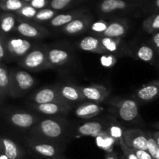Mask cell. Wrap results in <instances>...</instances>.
Here are the masks:
<instances>
[{
    "mask_svg": "<svg viewBox=\"0 0 159 159\" xmlns=\"http://www.w3.org/2000/svg\"><path fill=\"white\" fill-rule=\"evenodd\" d=\"M71 2V0H52L51 6L54 10H60L66 7Z\"/></svg>",
    "mask_w": 159,
    "mask_h": 159,
    "instance_id": "74e56055",
    "label": "cell"
},
{
    "mask_svg": "<svg viewBox=\"0 0 159 159\" xmlns=\"http://www.w3.org/2000/svg\"><path fill=\"white\" fill-rule=\"evenodd\" d=\"M72 57L70 48L65 47H48V64L49 68H55L68 63Z\"/></svg>",
    "mask_w": 159,
    "mask_h": 159,
    "instance_id": "30bf717a",
    "label": "cell"
},
{
    "mask_svg": "<svg viewBox=\"0 0 159 159\" xmlns=\"http://www.w3.org/2000/svg\"><path fill=\"white\" fill-rule=\"evenodd\" d=\"M76 15L75 13H67V14H59L55 16L51 20H50V26L52 27H62L65 26L67 24L71 23L74 20H75Z\"/></svg>",
    "mask_w": 159,
    "mask_h": 159,
    "instance_id": "83f0119b",
    "label": "cell"
},
{
    "mask_svg": "<svg viewBox=\"0 0 159 159\" xmlns=\"http://www.w3.org/2000/svg\"><path fill=\"white\" fill-rule=\"evenodd\" d=\"M155 159H159V150H158V152H157L156 155L155 156Z\"/></svg>",
    "mask_w": 159,
    "mask_h": 159,
    "instance_id": "bcb514c9",
    "label": "cell"
},
{
    "mask_svg": "<svg viewBox=\"0 0 159 159\" xmlns=\"http://www.w3.org/2000/svg\"><path fill=\"white\" fill-rule=\"evenodd\" d=\"M101 43L107 53L116 54L120 50L121 38H111V37H101Z\"/></svg>",
    "mask_w": 159,
    "mask_h": 159,
    "instance_id": "484cf974",
    "label": "cell"
},
{
    "mask_svg": "<svg viewBox=\"0 0 159 159\" xmlns=\"http://www.w3.org/2000/svg\"><path fill=\"white\" fill-rule=\"evenodd\" d=\"M106 129L105 123L101 121H89L84 123L77 128V134L80 137H94L102 133Z\"/></svg>",
    "mask_w": 159,
    "mask_h": 159,
    "instance_id": "ac0fdd59",
    "label": "cell"
},
{
    "mask_svg": "<svg viewBox=\"0 0 159 159\" xmlns=\"http://www.w3.org/2000/svg\"><path fill=\"white\" fill-rule=\"evenodd\" d=\"M59 94L64 99L71 105L73 102H79L85 100L79 85L70 83H60L55 85Z\"/></svg>",
    "mask_w": 159,
    "mask_h": 159,
    "instance_id": "9a60e30c",
    "label": "cell"
},
{
    "mask_svg": "<svg viewBox=\"0 0 159 159\" xmlns=\"http://www.w3.org/2000/svg\"><path fill=\"white\" fill-rule=\"evenodd\" d=\"M143 28L149 34H155L159 30V13L147 19L143 23Z\"/></svg>",
    "mask_w": 159,
    "mask_h": 159,
    "instance_id": "f546056e",
    "label": "cell"
},
{
    "mask_svg": "<svg viewBox=\"0 0 159 159\" xmlns=\"http://www.w3.org/2000/svg\"><path fill=\"white\" fill-rule=\"evenodd\" d=\"M152 47L159 54V30L153 34L152 37Z\"/></svg>",
    "mask_w": 159,
    "mask_h": 159,
    "instance_id": "ab89813d",
    "label": "cell"
},
{
    "mask_svg": "<svg viewBox=\"0 0 159 159\" xmlns=\"http://www.w3.org/2000/svg\"><path fill=\"white\" fill-rule=\"evenodd\" d=\"M0 159H9V158H8L7 157L4 155V154L1 153V158H0Z\"/></svg>",
    "mask_w": 159,
    "mask_h": 159,
    "instance_id": "f6af8a7d",
    "label": "cell"
},
{
    "mask_svg": "<svg viewBox=\"0 0 159 159\" xmlns=\"http://www.w3.org/2000/svg\"><path fill=\"white\" fill-rule=\"evenodd\" d=\"M7 37L5 34H1L0 35V61L5 63V61H7Z\"/></svg>",
    "mask_w": 159,
    "mask_h": 159,
    "instance_id": "836d02e7",
    "label": "cell"
},
{
    "mask_svg": "<svg viewBox=\"0 0 159 159\" xmlns=\"http://www.w3.org/2000/svg\"><path fill=\"white\" fill-rule=\"evenodd\" d=\"M85 100L96 103L102 102L110 95V90L102 85L93 84L85 86H79Z\"/></svg>",
    "mask_w": 159,
    "mask_h": 159,
    "instance_id": "5bb4252c",
    "label": "cell"
},
{
    "mask_svg": "<svg viewBox=\"0 0 159 159\" xmlns=\"http://www.w3.org/2000/svg\"><path fill=\"white\" fill-rule=\"evenodd\" d=\"M152 127H153L155 129H156V130H159V121L158 122H156V123H155V124H153Z\"/></svg>",
    "mask_w": 159,
    "mask_h": 159,
    "instance_id": "ee69618b",
    "label": "cell"
},
{
    "mask_svg": "<svg viewBox=\"0 0 159 159\" xmlns=\"http://www.w3.org/2000/svg\"><path fill=\"white\" fill-rule=\"evenodd\" d=\"M70 130L69 123L61 116L42 118L34 127L29 130L32 138L51 141L64 145Z\"/></svg>",
    "mask_w": 159,
    "mask_h": 159,
    "instance_id": "6da1fadb",
    "label": "cell"
},
{
    "mask_svg": "<svg viewBox=\"0 0 159 159\" xmlns=\"http://www.w3.org/2000/svg\"><path fill=\"white\" fill-rule=\"evenodd\" d=\"M110 106L116 116L126 123H132L140 119L139 103L133 99H120L111 101Z\"/></svg>",
    "mask_w": 159,
    "mask_h": 159,
    "instance_id": "8992f818",
    "label": "cell"
},
{
    "mask_svg": "<svg viewBox=\"0 0 159 159\" xmlns=\"http://www.w3.org/2000/svg\"><path fill=\"white\" fill-rule=\"evenodd\" d=\"M16 30L22 37L26 39H41L50 34L46 28L29 22H20Z\"/></svg>",
    "mask_w": 159,
    "mask_h": 159,
    "instance_id": "4fadbf2b",
    "label": "cell"
},
{
    "mask_svg": "<svg viewBox=\"0 0 159 159\" xmlns=\"http://www.w3.org/2000/svg\"><path fill=\"white\" fill-rule=\"evenodd\" d=\"M105 130H107V131L108 132L109 134L114 139L116 144L120 145L122 143L124 142V135L125 130H124L122 126H121L114 118L110 116V117L107 119V120L105 121Z\"/></svg>",
    "mask_w": 159,
    "mask_h": 159,
    "instance_id": "44dd1931",
    "label": "cell"
},
{
    "mask_svg": "<svg viewBox=\"0 0 159 159\" xmlns=\"http://www.w3.org/2000/svg\"><path fill=\"white\" fill-rule=\"evenodd\" d=\"M89 20L88 18H76L71 23L63 27V32L67 35H78L84 32L89 26Z\"/></svg>",
    "mask_w": 159,
    "mask_h": 159,
    "instance_id": "7402d4cb",
    "label": "cell"
},
{
    "mask_svg": "<svg viewBox=\"0 0 159 159\" xmlns=\"http://www.w3.org/2000/svg\"><path fill=\"white\" fill-rule=\"evenodd\" d=\"M102 108L99 103L86 102L80 104L75 109V115L81 119H92L102 112Z\"/></svg>",
    "mask_w": 159,
    "mask_h": 159,
    "instance_id": "d6986e66",
    "label": "cell"
},
{
    "mask_svg": "<svg viewBox=\"0 0 159 159\" xmlns=\"http://www.w3.org/2000/svg\"><path fill=\"white\" fill-rule=\"evenodd\" d=\"M2 116L11 127L21 130H30L42 119L31 112L14 108L3 109Z\"/></svg>",
    "mask_w": 159,
    "mask_h": 159,
    "instance_id": "7a4b0ae2",
    "label": "cell"
},
{
    "mask_svg": "<svg viewBox=\"0 0 159 159\" xmlns=\"http://www.w3.org/2000/svg\"><path fill=\"white\" fill-rule=\"evenodd\" d=\"M10 71V91L9 96L19 98L24 96L36 84V79L25 70L9 69Z\"/></svg>",
    "mask_w": 159,
    "mask_h": 159,
    "instance_id": "277c9868",
    "label": "cell"
},
{
    "mask_svg": "<svg viewBox=\"0 0 159 159\" xmlns=\"http://www.w3.org/2000/svg\"><path fill=\"white\" fill-rule=\"evenodd\" d=\"M28 107L34 112L40 114L50 116H59L66 115L71 110V106H66L64 104L51 102V103L36 104L28 103Z\"/></svg>",
    "mask_w": 159,
    "mask_h": 159,
    "instance_id": "8fae6325",
    "label": "cell"
},
{
    "mask_svg": "<svg viewBox=\"0 0 159 159\" xmlns=\"http://www.w3.org/2000/svg\"><path fill=\"white\" fill-rule=\"evenodd\" d=\"M37 12V9L31 6H25L19 11V13L20 16L26 19H32L35 18Z\"/></svg>",
    "mask_w": 159,
    "mask_h": 159,
    "instance_id": "d590c367",
    "label": "cell"
},
{
    "mask_svg": "<svg viewBox=\"0 0 159 159\" xmlns=\"http://www.w3.org/2000/svg\"><path fill=\"white\" fill-rule=\"evenodd\" d=\"M128 26L124 21H114L109 23L107 30L101 37H111V38H122L127 34Z\"/></svg>",
    "mask_w": 159,
    "mask_h": 159,
    "instance_id": "603a6c76",
    "label": "cell"
},
{
    "mask_svg": "<svg viewBox=\"0 0 159 159\" xmlns=\"http://www.w3.org/2000/svg\"><path fill=\"white\" fill-rule=\"evenodd\" d=\"M121 150L123 151V153L124 155L125 156V158L127 159H139L138 157L137 156V155L135 154V152H134L133 149L130 148L128 146H127V144L125 143H122L120 144Z\"/></svg>",
    "mask_w": 159,
    "mask_h": 159,
    "instance_id": "8d00e7d4",
    "label": "cell"
},
{
    "mask_svg": "<svg viewBox=\"0 0 159 159\" xmlns=\"http://www.w3.org/2000/svg\"><path fill=\"white\" fill-rule=\"evenodd\" d=\"M108 26L109 23L103 21V20L96 21L91 25V31L99 37H101L104 34V32L107 30Z\"/></svg>",
    "mask_w": 159,
    "mask_h": 159,
    "instance_id": "d6a6232c",
    "label": "cell"
},
{
    "mask_svg": "<svg viewBox=\"0 0 159 159\" xmlns=\"http://www.w3.org/2000/svg\"><path fill=\"white\" fill-rule=\"evenodd\" d=\"M28 101L31 103L43 104L57 102V103L64 104L66 106H71L65 99H64L59 94L55 85L48 86L39 89L34 94L29 96Z\"/></svg>",
    "mask_w": 159,
    "mask_h": 159,
    "instance_id": "ba28073f",
    "label": "cell"
},
{
    "mask_svg": "<svg viewBox=\"0 0 159 159\" xmlns=\"http://www.w3.org/2000/svg\"><path fill=\"white\" fill-rule=\"evenodd\" d=\"M134 99L139 104H146L159 98V80L152 81L140 87L134 93Z\"/></svg>",
    "mask_w": 159,
    "mask_h": 159,
    "instance_id": "7c38bea8",
    "label": "cell"
},
{
    "mask_svg": "<svg viewBox=\"0 0 159 159\" xmlns=\"http://www.w3.org/2000/svg\"><path fill=\"white\" fill-rule=\"evenodd\" d=\"M25 1H32V0H25Z\"/></svg>",
    "mask_w": 159,
    "mask_h": 159,
    "instance_id": "681fc988",
    "label": "cell"
},
{
    "mask_svg": "<svg viewBox=\"0 0 159 159\" xmlns=\"http://www.w3.org/2000/svg\"><path fill=\"white\" fill-rule=\"evenodd\" d=\"M105 159H119V158H118L117 155L113 151L111 152H107Z\"/></svg>",
    "mask_w": 159,
    "mask_h": 159,
    "instance_id": "b9f144b4",
    "label": "cell"
},
{
    "mask_svg": "<svg viewBox=\"0 0 159 159\" xmlns=\"http://www.w3.org/2000/svg\"><path fill=\"white\" fill-rule=\"evenodd\" d=\"M26 148L30 154L41 159L61 158L65 147L61 144L30 137L26 139Z\"/></svg>",
    "mask_w": 159,
    "mask_h": 159,
    "instance_id": "3957f363",
    "label": "cell"
},
{
    "mask_svg": "<svg viewBox=\"0 0 159 159\" xmlns=\"http://www.w3.org/2000/svg\"><path fill=\"white\" fill-rule=\"evenodd\" d=\"M153 136L155 138V139L156 140L157 143H158V146H159V130H157V131L153 132Z\"/></svg>",
    "mask_w": 159,
    "mask_h": 159,
    "instance_id": "7bdbcfd3",
    "label": "cell"
},
{
    "mask_svg": "<svg viewBox=\"0 0 159 159\" xmlns=\"http://www.w3.org/2000/svg\"><path fill=\"white\" fill-rule=\"evenodd\" d=\"M0 151L9 159H24L25 152L13 140L2 137L0 140Z\"/></svg>",
    "mask_w": 159,
    "mask_h": 159,
    "instance_id": "2e32d148",
    "label": "cell"
},
{
    "mask_svg": "<svg viewBox=\"0 0 159 159\" xmlns=\"http://www.w3.org/2000/svg\"><path fill=\"white\" fill-rule=\"evenodd\" d=\"M54 16H55V11L50 9H43L37 12L34 19L38 22H44L51 20Z\"/></svg>",
    "mask_w": 159,
    "mask_h": 159,
    "instance_id": "4dcf8cb0",
    "label": "cell"
},
{
    "mask_svg": "<svg viewBox=\"0 0 159 159\" xmlns=\"http://www.w3.org/2000/svg\"><path fill=\"white\" fill-rule=\"evenodd\" d=\"M35 43L24 37H7V61L21 60L33 49Z\"/></svg>",
    "mask_w": 159,
    "mask_h": 159,
    "instance_id": "52a82bcc",
    "label": "cell"
},
{
    "mask_svg": "<svg viewBox=\"0 0 159 159\" xmlns=\"http://www.w3.org/2000/svg\"><path fill=\"white\" fill-rule=\"evenodd\" d=\"M96 141L98 147L107 152H113V146L116 144L114 139L109 134L106 130L96 137Z\"/></svg>",
    "mask_w": 159,
    "mask_h": 159,
    "instance_id": "cb8c5ba5",
    "label": "cell"
},
{
    "mask_svg": "<svg viewBox=\"0 0 159 159\" xmlns=\"http://www.w3.org/2000/svg\"><path fill=\"white\" fill-rule=\"evenodd\" d=\"M120 159H127V158H125V156H124V155H121V156H120Z\"/></svg>",
    "mask_w": 159,
    "mask_h": 159,
    "instance_id": "7dc6e473",
    "label": "cell"
},
{
    "mask_svg": "<svg viewBox=\"0 0 159 159\" xmlns=\"http://www.w3.org/2000/svg\"><path fill=\"white\" fill-rule=\"evenodd\" d=\"M10 91V71L6 64H0V100L1 103L6 97L9 96Z\"/></svg>",
    "mask_w": 159,
    "mask_h": 159,
    "instance_id": "ffe728a7",
    "label": "cell"
},
{
    "mask_svg": "<svg viewBox=\"0 0 159 159\" xmlns=\"http://www.w3.org/2000/svg\"><path fill=\"white\" fill-rule=\"evenodd\" d=\"M134 152H135V154L139 159H155V158L148 151L134 150Z\"/></svg>",
    "mask_w": 159,
    "mask_h": 159,
    "instance_id": "f35d334b",
    "label": "cell"
},
{
    "mask_svg": "<svg viewBox=\"0 0 159 159\" xmlns=\"http://www.w3.org/2000/svg\"><path fill=\"white\" fill-rule=\"evenodd\" d=\"M136 57L147 63H152L155 58V51L152 46L142 44L137 49Z\"/></svg>",
    "mask_w": 159,
    "mask_h": 159,
    "instance_id": "d4e9b609",
    "label": "cell"
},
{
    "mask_svg": "<svg viewBox=\"0 0 159 159\" xmlns=\"http://www.w3.org/2000/svg\"><path fill=\"white\" fill-rule=\"evenodd\" d=\"M16 19L12 14H5L1 19V34L7 35L12 30H16Z\"/></svg>",
    "mask_w": 159,
    "mask_h": 159,
    "instance_id": "f1b7e54d",
    "label": "cell"
},
{
    "mask_svg": "<svg viewBox=\"0 0 159 159\" xmlns=\"http://www.w3.org/2000/svg\"><path fill=\"white\" fill-rule=\"evenodd\" d=\"M45 159H62L61 158H45Z\"/></svg>",
    "mask_w": 159,
    "mask_h": 159,
    "instance_id": "c3c4849f",
    "label": "cell"
},
{
    "mask_svg": "<svg viewBox=\"0 0 159 159\" xmlns=\"http://www.w3.org/2000/svg\"><path fill=\"white\" fill-rule=\"evenodd\" d=\"M48 50L47 45H35L26 55L19 61L18 64L25 70L32 71L48 69Z\"/></svg>",
    "mask_w": 159,
    "mask_h": 159,
    "instance_id": "5b68a950",
    "label": "cell"
},
{
    "mask_svg": "<svg viewBox=\"0 0 159 159\" xmlns=\"http://www.w3.org/2000/svg\"><path fill=\"white\" fill-rule=\"evenodd\" d=\"M116 57L114 54L105 53L100 57V63L105 68H112L116 64Z\"/></svg>",
    "mask_w": 159,
    "mask_h": 159,
    "instance_id": "e575fe53",
    "label": "cell"
},
{
    "mask_svg": "<svg viewBox=\"0 0 159 159\" xmlns=\"http://www.w3.org/2000/svg\"><path fill=\"white\" fill-rule=\"evenodd\" d=\"M80 50L96 54H105L106 51L101 43V38L99 36H87L82 38L78 43Z\"/></svg>",
    "mask_w": 159,
    "mask_h": 159,
    "instance_id": "e0dca14e",
    "label": "cell"
},
{
    "mask_svg": "<svg viewBox=\"0 0 159 159\" xmlns=\"http://www.w3.org/2000/svg\"><path fill=\"white\" fill-rule=\"evenodd\" d=\"M31 6L37 9H42L46 6V0H32Z\"/></svg>",
    "mask_w": 159,
    "mask_h": 159,
    "instance_id": "60d3db41",
    "label": "cell"
},
{
    "mask_svg": "<svg viewBox=\"0 0 159 159\" xmlns=\"http://www.w3.org/2000/svg\"><path fill=\"white\" fill-rule=\"evenodd\" d=\"M127 7L123 0H103L100 5V10L104 13H110L116 10H120Z\"/></svg>",
    "mask_w": 159,
    "mask_h": 159,
    "instance_id": "4316f807",
    "label": "cell"
},
{
    "mask_svg": "<svg viewBox=\"0 0 159 159\" xmlns=\"http://www.w3.org/2000/svg\"><path fill=\"white\" fill-rule=\"evenodd\" d=\"M23 6L20 0H5L2 4V9L8 11H20Z\"/></svg>",
    "mask_w": 159,
    "mask_h": 159,
    "instance_id": "1f68e13d",
    "label": "cell"
},
{
    "mask_svg": "<svg viewBox=\"0 0 159 159\" xmlns=\"http://www.w3.org/2000/svg\"><path fill=\"white\" fill-rule=\"evenodd\" d=\"M124 143L133 150H148V140L146 131L138 128L127 129L124 131Z\"/></svg>",
    "mask_w": 159,
    "mask_h": 159,
    "instance_id": "9c48e42d",
    "label": "cell"
}]
</instances>
